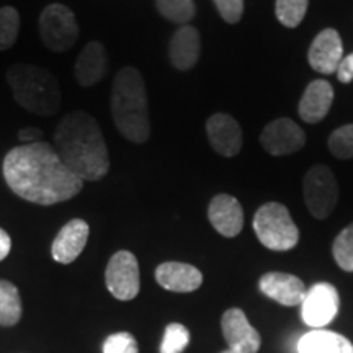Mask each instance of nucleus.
<instances>
[{
    "label": "nucleus",
    "mask_w": 353,
    "mask_h": 353,
    "mask_svg": "<svg viewBox=\"0 0 353 353\" xmlns=\"http://www.w3.org/2000/svg\"><path fill=\"white\" fill-rule=\"evenodd\" d=\"M3 179L21 200L51 206L82 192L83 182L70 172L51 144L38 143L13 148L3 157Z\"/></svg>",
    "instance_id": "obj_1"
},
{
    "label": "nucleus",
    "mask_w": 353,
    "mask_h": 353,
    "mask_svg": "<svg viewBox=\"0 0 353 353\" xmlns=\"http://www.w3.org/2000/svg\"><path fill=\"white\" fill-rule=\"evenodd\" d=\"M56 151L64 165L82 182H99L108 174L110 156L103 132L90 113L65 114L54 132Z\"/></svg>",
    "instance_id": "obj_2"
},
{
    "label": "nucleus",
    "mask_w": 353,
    "mask_h": 353,
    "mask_svg": "<svg viewBox=\"0 0 353 353\" xmlns=\"http://www.w3.org/2000/svg\"><path fill=\"white\" fill-rule=\"evenodd\" d=\"M112 117L123 138L134 144L148 143L151 136L148 92L144 79L136 68H123L112 87Z\"/></svg>",
    "instance_id": "obj_3"
},
{
    "label": "nucleus",
    "mask_w": 353,
    "mask_h": 353,
    "mask_svg": "<svg viewBox=\"0 0 353 353\" xmlns=\"http://www.w3.org/2000/svg\"><path fill=\"white\" fill-rule=\"evenodd\" d=\"M7 82L13 99L26 112L52 117L63 103L61 85L51 70L32 64H15L8 68Z\"/></svg>",
    "instance_id": "obj_4"
},
{
    "label": "nucleus",
    "mask_w": 353,
    "mask_h": 353,
    "mask_svg": "<svg viewBox=\"0 0 353 353\" xmlns=\"http://www.w3.org/2000/svg\"><path fill=\"white\" fill-rule=\"evenodd\" d=\"M254 231L260 244L275 252H286L299 242V229L288 208L270 201L260 206L254 216Z\"/></svg>",
    "instance_id": "obj_5"
},
{
    "label": "nucleus",
    "mask_w": 353,
    "mask_h": 353,
    "mask_svg": "<svg viewBox=\"0 0 353 353\" xmlns=\"http://www.w3.org/2000/svg\"><path fill=\"white\" fill-rule=\"evenodd\" d=\"M39 34L50 51H69L79 39L76 15L63 3H51L39 15Z\"/></svg>",
    "instance_id": "obj_6"
},
{
    "label": "nucleus",
    "mask_w": 353,
    "mask_h": 353,
    "mask_svg": "<svg viewBox=\"0 0 353 353\" xmlns=\"http://www.w3.org/2000/svg\"><path fill=\"white\" fill-rule=\"evenodd\" d=\"M303 193L309 213L316 219L329 218L339 201V185L334 172L322 164L311 167L304 175Z\"/></svg>",
    "instance_id": "obj_7"
},
{
    "label": "nucleus",
    "mask_w": 353,
    "mask_h": 353,
    "mask_svg": "<svg viewBox=\"0 0 353 353\" xmlns=\"http://www.w3.org/2000/svg\"><path fill=\"white\" fill-rule=\"evenodd\" d=\"M107 288L120 301H131L138 296L141 288L139 263L130 250H118L112 255L105 272Z\"/></svg>",
    "instance_id": "obj_8"
},
{
    "label": "nucleus",
    "mask_w": 353,
    "mask_h": 353,
    "mask_svg": "<svg viewBox=\"0 0 353 353\" xmlns=\"http://www.w3.org/2000/svg\"><path fill=\"white\" fill-rule=\"evenodd\" d=\"M341 307V296L334 285L316 283L306 291L301 303V317L309 327L322 329L329 325Z\"/></svg>",
    "instance_id": "obj_9"
},
{
    "label": "nucleus",
    "mask_w": 353,
    "mask_h": 353,
    "mask_svg": "<svg viewBox=\"0 0 353 353\" xmlns=\"http://www.w3.org/2000/svg\"><path fill=\"white\" fill-rule=\"evenodd\" d=\"M260 144L270 156H290L304 148L306 132L296 121L290 118H278L263 128L260 134Z\"/></svg>",
    "instance_id": "obj_10"
},
{
    "label": "nucleus",
    "mask_w": 353,
    "mask_h": 353,
    "mask_svg": "<svg viewBox=\"0 0 353 353\" xmlns=\"http://www.w3.org/2000/svg\"><path fill=\"white\" fill-rule=\"evenodd\" d=\"M221 330L226 339L229 350L237 353H257L262 343L260 334L250 325L245 312L239 307H231L221 317Z\"/></svg>",
    "instance_id": "obj_11"
},
{
    "label": "nucleus",
    "mask_w": 353,
    "mask_h": 353,
    "mask_svg": "<svg viewBox=\"0 0 353 353\" xmlns=\"http://www.w3.org/2000/svg\"><path fill=\"white\" fill-rule=\"evenodd\" d=\"M343 59V44L337 30L325 28L312 39L309 46V65L319 74H337L339 65Z\"/></svg>",
    "instance_id": "obj_12"
},
{
    "label": "nucleus",
    "mask_w": 353,
    "mask_h": 353,
    "mask_svg": "<svg viewBox=\"0 0 353 353\" xmlns=\"http://www.w3.org/2000/svg\"><path fill=\"white\" fill-rule=\"evenodd\" d=\"M206 134L214 152L223 157H234L242 149V128L228 113H214L206 121Z\"/></svg>",
    "instance_id": "obj_13"
},
{
    "label": "nucleus",
    "mask_w": 353,
    "mask_h": 353,
    "mask_svg": "<svg viewBox=\"0 0 353 353\" xmlns=\"http://www.w3.org/2000/svg\"><path fill=\"white\" fill-rule=\"evenodd\" d=\"M259 288L265 296L283 306H299L307 291L301 278L283 272L265 273L260 278Z\"/></svg>",
    "instance_id": "obj_14"
},
{
    "label": "nucleus",
    "mask_w": 353,
    "mask_h": 353,
    "mask_svg": "<svg viewBox=\"0 0 353 353\" xmlns=\"http://www.w3.org/2000/svg\"><path fill=\"white\" fill-rule=\"evenodd\" d=\"M208 219L221 236L236 237L244 228V210L237 198L219 193L210 201Z\"/></svg>",
    "instance_id": "obj_15"
},
{
    "label": "nucleus",
    "mask_w": 353,
    "mask_h": 353,
    "mask_svg": "<svg viewBox=\"0 0 353 353\" xmlns=\"http://www.w3.org/2000/svg\"><path fill=\"white\" fill-rule=\"evenodd\" d=\"M88 234H90V228H88L87 221L79 218L70 219L68 224H64V228L57 232L54 241H52V259L57 263H72L85 249Z\"/></svg>",
    "instance_id": "obj_16"
},
{
    "label": "nucleus",
    "mask_w": 353,
    "mask_h": 353,
    "mask_svg": "<svg viewBox=\"0 0 353 353\" xmlns=\"http://www.w3.org/2000/svg\"><path fill=\"white\" fill-rule=\"evenodd\" d=\"M74 72L81 87L87 88L99 83L108 72L107 48L99 41L87 43L77 57Z\"/></svg>",
    "instance_id": "obj_17"
},
{
    "label": "nucleus",
    "mask_w": 353,
    "mask_h": 353,
    "mask_svg": "<svg viewBox=\"0 0 353 353\" xmlns=\"http://www.w3.org/2000/svg\"><path fill=\"white\" fill-rule=\"evenodd\" d=\"M156 280L162 288L174 293H192L203 283V273L183 262H164L156 268Z\"/></svg>",
    "instance_id": "obj_18"
},
{
    "label": "nucleus",
    "mask_w": 353,
    "mask_h": 353,
    "mask_svg": "<svg viewBox=\"0 0 353 353\" xmlns=\"http://www.w3.org/2000/svg\"><path fill=\"white\" fill-rule=\"evenodd\" d=\"M334 101V88L324 79L312 81L299 100V117L309 125H316L327 117Z\"/></svg>",
    "instance_id": "obj_19"
},
{
    "label": "nucleus",
    "mask_w": 353,
    "mask_h": 353,
    "mask_svg": "<svg viewBox=\"0 0 353 353\" xmlns=\"http://www.w3.org/2000/svg\"><path fill=\"white\" fill-rule=\"evenodd\" d=\"M201 39L195 26L182 25L174 33L169 46V59L179 70L193 69L200 59Z\"/></svg>",
    "instance_id": "obj_20"
},
{
    "label": "nucleus",
    "mask_w": 353,
    "mask_h": 353,
    "mask_svg": "<svg viewBox=\"0 0 353 353\" xmlns=\"http://www.w3.org/2000/svg\"><path fill=\"white\" fill-rule=\"evenodd\" d=\"M299 353H353V343L327 329H312L298 342Z\"/></svg>",
    "instance_id": "obj_21"
},
{
    "label": "nucleus",
    "mask_w": 353,
    "mask_h": 353,
    "mask_svg": "<svg viewBox=\"0 0 353 353\" xmlns=\"http://www.w3.org/2000/svg\"><path fill=\"white\" fill-rule=\"evenodd\" d=\"M21 312L20 291L7 280H0V325L12 327L19 324Z\"/></svg>",
    "instance_id": "obj_22"
},
{
    "label": "nucleus",
    "mask_w": 353,
    "mask_h": 353,
    "mask_svg": "<svg viewBox=\"0 0 353 353\" xmlns=\"http://www.w3.org/2000/svg\"><path fill=\"white\" fill-rule=\"evenodd\" d=\"M156 7L165 20L179 25H188L196 13L193 0H156Z\"/></svg>",
    "instance_id": "obj_23"
},
{
    "label": "nucleus",
    "mask_w": 353,
    "mask_h": 353,
    "mask_svg": "<svg viewBox=\"0 0 353 353\" xmlns=\"http://www.w3.org/2000/svg\"><path fill=\"white\" fill-rule=\"evenodd\" d=\"M307 6L309 0H276V19L286 28H296L306 17Z\"/></svg>",
    "instance_id": "obj_24"
},
{
    "label": "nucleus",
    "mask_w": 353,
    "mask_h": 353,
    "mask_svg": "<svg viewBox=\"0 0 353 353\" xmlns=\"http://www.w3.org/2000/svg\"><path fill=\"white\" fill-rule=\"evenodd\" d=\"M332 255L343 272H353V223L337 234L332 244Z\"/></svg>",
    "instance_id": "obj_25"
},
{
    "label": "nucleus",
    "mask_w": 353,
    "mask_h": 353,
    "mask_svg": "<svg viewBox=\"0 0 353 353\" xmlns=\"http://www.w3.org/2000/svg\"><path fill=\"white\" fill-rule=\"evenodd\" d=\"M20 32V13L15 7L0 8V51L10 50Z\"/></svg>",
    "instance_id": "obj_26"
},
{
    "label": "nucleus",
    "mask_w": 353,
    "mask_h": 353,
    "mask_svg": "<svg viewBox=\"0 0 353 353\" xmlns=\"http://www.w3.org/2000/svg\"><path fill=\"white\" fill-rule=\"evenodd\" d=\"M327 145L334 157L342 161L353 159V125H343L332 131Z\"/></svg>",
    "instance_id": "obj_27"
},
{
    "label": "nucleus",
    "mask_w": 353,
    "mask_h": 353,
    "mask_svg": "<svg viewBox=\"0 0 353 353\" xmlns=\"http://www.w3.org/2000/svg\"><path fill=\"white\" fill-rule=\"evenodd\" d=\"M190 342L188 329L182 324H169L161 343V353H182Z\"/></svg>",
    "instance_id": "obj_28"
},
{
    "label": "nucleus",
    "mask_w": 353,
    "mask_h": 353,
    "mask_svg": "<svg viewBox=\"0 0 353 353\" xmlns=\"http://www.w3.org/2000/svg\"><path fill=\"white\" fill-rule=\"evenodd\" d=\"M103 353H139L136 339L130 332H117L107 337L101 345Z\"/></svg>",
    "instance_id": "obj_29"
},
{
    "label": "nucleus",
    "mask_w": 353,
    "mask_h": 353,
    "mask_svg": "<svg viewBox=\"0 0 353 353\" xmlns=\"http://www.w3.org/2000/svg\"><path fill=\"white\" fill-rule=\"evenodd\" d=\"M221 19L228 23H239L244 13V0H213Z\"/></svg>",
    "instance_id": "obj_30"
},
{
    "label": "nucleus",
    "mask_w": 353,
    "mask_h": 353,
    "mask_svg": "<svg viewBox=\"0 0 353 353\" xmlns=\"http://www.w3.org/2000/svg\"><path fill=\"white\" fill-rule=\"evenodd\" d=\"M337 79L342 83H348L353 81V52L342 59V63L337 69Z\"/></svg>",
    "instance_id": "obj_31"
},
{
    "label": "nucleus",
    "mask_w": 353,
    "mask_h": 353,
    "mask_svg": "<svg viewBox=\"0 0 353 353\" xmlns=\"http://www.w3.org/2000/svg\"><path fill=\"white\" fill-rule=\"evenodd\" d=\"M43 136V131L38 130V128H23V130L19 131V139L23 141L26 144L38 143V139Z\"/></svg>",
    "instance_id": "obj_32"
},
{
    "label": "nucleus",
    "mask_w": 353,
    "mask_h": 353,
    "mask_svg": "<svg viewBox=\"0 0 353 353\" xmlns=\"http://www.w3.org/2000/svg\"><path fill=\"white\" fill-rule=\"evenodd\" d=\"M10 250H12L10 236H8L7 231H3V229L0 228V262L8 257Z\"/></svg>",
    "instance_id": "obj_33"
},
{
    "label": "nucleus",
    "mask_w": 353,
    "mask_h": 353,
    "mask_svg": "<svg viewBox=\"0 0 353 353\" xmlns=\"http://www.w3.org/2000/svg\"><path fill=\"white\" fill-rule=\"evenodd\" d=\"M221 353H237V352H234V350H226V352H221Z\"/></svg>",
    "instance_id": "obj_34"
}]
</instances>
